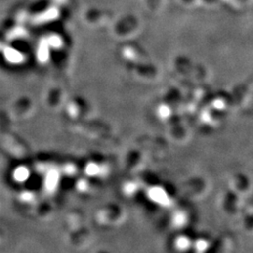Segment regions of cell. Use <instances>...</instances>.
Returning a JSON list of instances; mask_svg holds the SVG:
<instances>
[{"instance_id": "obj_1", "label": "cell", "mask_w": 253, "mask_h": 253, "mask_svg": "<svg viewBox=\"0 0 253 253\" xmlns=\"http://www.w3.org/2000/svg\"><path fill=\"white\" fill-rule=\"evenodd\" d=\"M16 177H17V179H19V180H24V179H26L27 177V171H26L25 169L18 170L17 172H16Z\"/></svg>"}]
</instances>
